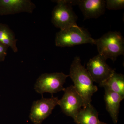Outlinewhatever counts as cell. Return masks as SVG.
Instances as JSON below:
<instances>
[{
	"label": "cell",
	"instance_id": "obj_10",
	"mask_svg": "<svg viewBox=\"0 0 124 124\" xmlns=\"http://www.w3.org/2000/svg\"><path fill=\"white\" fill-rule=\"evenodd\" d=\"M77 5L85 19L97 18L104 14L106 10V0H78Z\"/></svg>",
	"mask_w": 124,
	"mask_h": 124
},
{
	"label": "cell",
	"instance_id": "obj_1",
	"mask_svg": "<svg viewBox=\"0 0 124 124\" xmlns=\"http://www.w3.org/2000/svg\"><path fill=\"white\" fill-rule=\"evenodd\" d=\"M69 76L74 83V88L82 98L85 107L91 104V97L98 91L92 78L86 68L81 64L79 56L74 58L70 68Z\"/></svg>",
	"mask_w": 124,
	"mask_h": 124
},
{
	"label": "cell",
	"instance_id": "obj_17",
	"mask_svg": "<svg viewBox=\"0 0 124 124\" xmlns=\"http://www.w3.org/2000/svg\"><path fill=\"white\" fill-rule=\"evenodd\" d=\"M98 124H106V123H104V122H101V121H99V122Z\"/></svg>",
	"mask_w": 124,
	"mask_h": 124
},
{
	"label": "cell",
	"instance_id": "obj_8",
	"mask_svg": "<svg viewBox=\"0 0 124 124\" xmlns=\"http://www.w3.org/2000/svg\"><path fill=\"white\" fill-rule=\"evenodd\" d=\"M58 99L52 96L49 98H42L33 102L29 117L35 124H41L52 113V111L58 105Z\"/></svg>",
	"mask_w": 124,
	"mask_h": 124
},
{
	"label": "cell",
	"instance_id": "obj_16",
	"mask_svg": "<svg viewBox=\"0 0 124 124\" xmlns=\"http://www.w3.org/2000/svg\"><path fill=\"white\" fill-rule=\"evenodd\" d=\"M8 48V46L0 43V62L4 61Z\"/></svg>",
	"mask_w": 124,
	"mask_h": 124
},
{
	"label": "cell",
	"instance_id": "obj_14",
	"mask_svg": "<svg viewBox=\"0 0 124 124\" xmlns=\"http://www.w3.org/2000/svg\"><path fill=\"white\" fill-rule=\"evenodd\" d=\"M17 39L14 32L7 24L0 23V43L11 48L14 53H17Z\"/></svg>",
	"mask_w": 124,
	"mask_h": 124
},
{
	"label": "cell",
	"instance_id": "obj_13",
	"mask_svg": "<svg viewBox=\"0 0 124 124\" xmlns=\"http://www.w3.org/2000/svg\"><path fill=\"white\" fill-rule=\"evenodd\" d=\"M100 86L117 93L124 99V76L121 73L116 72L107 79L100 85Z\"/></svg>",
	"mask_w": 124,
	"mask_h": 124
},
{
	"label": "cell",
	"instance_id": "obj_9",
	"mask_svg": "<svg viewBox=\"0 0 124 124\" xmlns=\"http://www.w3.org/2000/svg\"><path fill=\"white\" fill-rule=\"evenodd\" d=\"M36 8L35 5L30 0H0L1 16L32 13Z\"/></svg>",
	"mask_w": 124,
	"mask_h": 124
},
{
	"label": "cell",
	"instance_id": "obj_3",
	"mask_svg": "<svg viewBox=\"0 0 124 124\" xmlns=\"http://www.w3.org/2000/svg\"><path fill=\"white\" fill-rule=\"evenodd\" d=\"M53 1L57 3L52 12L51 22L54 26L60 30H63L77 25L78 17L73 11L72 6L77 5L78 0Z\"/></svg>",
	"mask_w": 124,
	"mask_h": 124
},
{
	"label": "cell",
	"instance_id": "obj_7",
	"mask_svg": "<svg viewBox=\"0 0 124 124\" xmlns=\"http://www.w3.org/2000/svg\"><path fill=\"white\" fill-rule=\"evenodd\" d=\"M106 60V59L98 54L90 59L87 63L86 69L93 81L99 84V85L115 72L107 64Z\"/></svg>",
	"mask_w": 124,
	"mask_h": 124
},
{
	"label": "cell",
	"instance_id": "obj_6",
	"mask_svg": "<svg viewBox=\"0 0 124 124\" xmlns=\"http://www.w3.org/2000/svg\"><path fill=\"white\" fill-rule=\"evenodd\" d=\"M64 94L58 100V105L62 111L67 116L73 119L79 111L84 107V101L73 85L64 89Z\"/></svg>",
	"mask_w": 124,
	"mask_h": 124
},
{
	"label": "cell",
	"instance_id": "obj_4",
	"mask_svg": "<svg viewBox=\"0 0 124 124\" xmlns=\"http://www.w3.org/2000/svg\"><path fill=\"white\" fill-rule=\"evenodd\" d=\"M95 42L96 39L92 38L86 29L78 25L60 30L55 36V45L59 47H71L83 44L95 45Z\"/></svg>",
	"mask_w": 124,
	"mask_h": 124
},
{
	"label": "cell",
	"instance_id": "obj_15",
	"mask_svg": "<svg viewBox=\"0 0 124 124\" xmlns=\"http://www.w3.org/2000/svg\"><path fill=\"white\" fill-rule=\"evenodd\" d=\"M124 0H107L106 8L110 10H118L124 8Z\"/></svg>",
	"mask_w": 124,
	"mask_h": 124
},
{
	"label": "cell",
	"instance_id": "obj_2",
	"mask_svg": "<svg viewBox=\"0 0 124 124\" xmlns=\"http://www.w3.org/2000/svg\"><path fill=\"white\" fill-rule=\"evenodd\" d=\"M99 54L106 59L109 58L113 62L124 53V39L121 33L110 31L96 39Z\"/></svg>",
	"mask_w": 124,
	"mask_h": 124
},
{
	"label": "cell",
	"instance_id": "obj_5",
	"mask_svg": "<svg viewBox=\"0 0 124 124\" xmlns=\"http://www.w3.org/2000/svg\"><path fill=\"white\" fill-rule=\"evenodd\" d=\"M68 76L63 72L44 73L37 80L34 89L42 96L44 93H48L52 96L53 94L64 90L63 85Z\"/></svg>",
	"mask_w": 124,
	"mask_h": 124
},
{
	"label": "cell",
	"instance_id": "obj_11",
	"mask_svg": "<svg viewBox=\"0 0 124 124\" xmlns=\"http://www.w3.org/2000/svg\"><path fill=\"white\" fill-rule=\"evenodd\" d=\"M105 90L104 99L106 109L110 114L113 123L116 124L118 121L120 103L123 99L117 93L108 89Z\"/></svg>",
	"mask_w": 124,
	"mask_h": 124
},
{
	"label": "cell",
	"instance_id": "obj_12",
	"mask_svg": "<svg viewBox=\"0 0 124 124\" xmlns=\"http://www.w3.org/2000/svg\"><path fill=\"white\" fill-rule=\"evenodd\" d=\"M73 119L77 124H98L100 121L97 111L91 104L81 108Z\"/></svg>",
	"mask_w": 124,
	"mask_h": 124
}]
</instances>
